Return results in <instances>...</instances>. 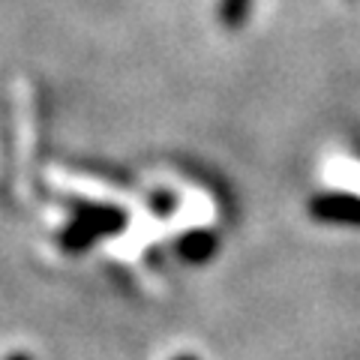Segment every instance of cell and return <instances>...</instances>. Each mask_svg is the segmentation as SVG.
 <instances>
[{
  "instance_id": "1",
  "label": "cell",
  "mask_w": 360,
  "mask_h": 360,
  "mask_svg": "<svg viewBox=\"0 0 360 360\" xmlns=\"http://www.w3.org/2000/svg\"><path fill=\"white\" fill-rule=\"evenodd\" d=\"M13 360H27V357H13Z\"/></svg>"
}]
</instances>
